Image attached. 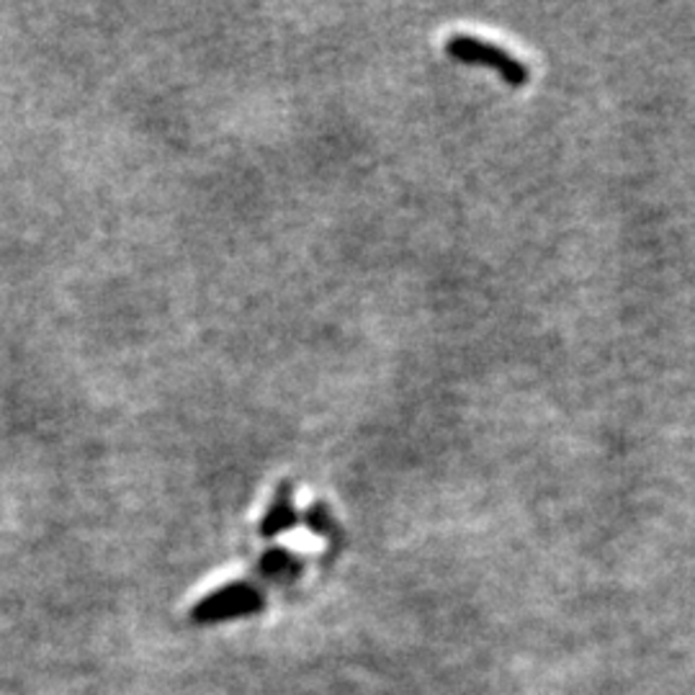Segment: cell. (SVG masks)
Listing matches in <instances>:
<instances>
[{"label":"cell","mask_w":695,"mask_h":695,"mask_svg":"<svg viewBox=\"0 0 695 695\" xmlns=\"http://www.w3.org/2000/svg\"><path fill=\"white\" fill-rule=\"evenodd\" d=\"M258 574L268 583L276 585H292L304 574V562L294 551L283 549V546H273L260 554L258 559Z\"/></svg>","instance_id":"obj_4"},{"label":"cell","mask_w":695,"mask_h":695,"mask_svg":"<svg viewBox=\"0 0 695 695\" xmlns=\"http://www.w3.org/2000/svg\"><path fill=\"white\" fill-rule=\"evenodd\" d=\"M302 521H304V526L312 531V534L325 538V541H330L332 546L340 544V538H343V528H340L336 515L330 513V508L325 505V502H312V505L307 508V513L302 515Z\"/></svg>","instance_id":"obj_5"},{"label":"cell","mask_w":695,"mask_h":695,"mask_svg":"<svg viewBox=\"0 0 695 695\" xmlns=\"http://www.w3.org/2000/svg\"><path fill=\"white\" fill-rule=\"evenodd\" d=\"M302 515L294 502V485L292 481H281L276 487L271 505H268L264 521H260V538H276L294 526H300Z\"/></svg>","instance_id":"obj_3"},{"label":"cell","mask_w":695,"mask_h":695,"mask_svg":"<svg viewBox=\"0 0 695 695\" xmlns=\"http://www.w3.org/2000/svg\"><path fill=\"white\" fill-rule=\"evenodd\" d=\"M266 606V595L253 583H230L219 590L204 595L202 600L191 608V621L198 626L209 623H224L243 619V615L260 613Z\"/></svg>","instance_id":"obj_2"},{"label":"cell","mask_w":695,"mask_h":695,"mask_svg":"<svg viewBox=\"0 0 695 695\" xmlns=\"http://www.w3.org/2000/svg\"><path fill=\"white\" fill-rule=\"evenodd\" d=\"M446 52H449L453 60L464 62V65L492 70V73H498L510 88H523L531 77L526 62L517 60L508 49L489 45V41L472 37V34H453V37L446 41Z\"/></svg>","instance_id":"obj_1"}]
</instances>
